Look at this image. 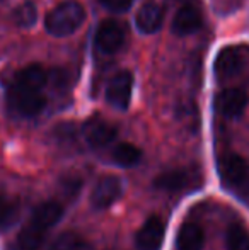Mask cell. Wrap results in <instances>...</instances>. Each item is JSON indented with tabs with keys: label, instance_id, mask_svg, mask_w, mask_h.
Returning <instances> with one entry per match:
<instances>
[{
	"label": "cell",
	"instance_id": "cell-1",
	"mask_svg": "<svg viewBox=\"0 0 249 250\" xmlns=\"http://www.w3.org/2000/svg\"><path fill=\"white\" fill-rule=\"evenodd\" d=\"M86 21V9L77 0H63L48 12L45 29L55 38H67L73 34Z\"/></svg>",
	"mask_w": 249,
	"mask_h": 250
},
{
	"label": "cell",
	"instance_id": "cell-2",
	"mask_svg": "<svg viewBox=\"0 0 249 250\" xmlns=\"http://www.w3.org/2000/svg\"><path fill=\"white\" fill-rule=\"evenodd\" d=\"M46 105V97L41 90L12 83L7 90V107L12 114L19 118H34Z\"/></svg>",
	"mask_w": 249,
	"mask_h": 250
},
{
	"label": "cell",
	"instance_id": "cell-3",
	"mask_svg": "<svg viewBox=\"0 0 249 250\" xmlns=\"http://www.w3.org/2000/svg\"><path fill=\"white\" fill-rule=\"evenodd\" d=\"M200 175L189 168H174L166 170L154 179V188L164 192H181L188 189L200 188Z\"/></svg>",
	"mask_w": 249,
	"mask_h": 250
},
{
	"label": "cell",
	"instance_id": "cell-4",
	"mask_svg": "<svg viewBox=\"0 0 249 250\" xmlns=\"http://www.w3.org/2000/svg\"><path fill=\"white\" fill-rule=\"evenodd\" d=\"M248 62V50L243 46H226L219 51L213 63V70L219 80H226L236 77Z\"/></svg>",
	"mask_w": 249,
	"mask_h": 250
},
{
	"label": "cell",
	"instance_id": "cell-5",
	"mask_svg": "<svg viewBox=\"0 0 249 250\" xmlns=\"http://www.w3.org/2000/svg\"><path fill=\"white\" fill-rule=\"evenodd\" d=\"M133 75L128 70L118 72L106 87V101L118 111H126L132 102Z\"/></svg>",
	"mask_w": 249,
	"mask_h": 250
},
{
	"label": "cell",
	"instance_id": "cell-6",
	"mask_svg": "<svg viewBox=\"0 0 249 250\" xmlns=\"http://www.w3.org/2000/svg\"><path fill=\"white\" fill-rule=\"evenodd\" d=\"M96 46L104 55H113L123 46L125 43V29L118 21L108 19L99 24L96 31Z\"/></svg>",
	"mask_w": 249,
	"mask_h": 250
},
{
	"label": "cell",
	"instance_id": "cell-7",
	"mask_svg": "<svg viewBox=\"0 0 249 250\" xmlns=\"http://www.w3.org/2000/svg\"><path fill=\"white\" fill-rule=\"evenodd\" d=\"M166 235V221L160 216H150L136 231V247L140 250H159Z\"/></svg>",
	"mask_w": 249,
	"mask_h": 250
},
{
	"label": "cell",
	"instance_id": "cell-8",
	"mask_svg": "<svg viewBox=\"0 0 249 250\" xmlns=\"http://www.w3.org/2000/svg\"><path fill=\"white\" fill-rule=\"evenodd\" d=\"M219 174L229 186H241L249 177V165L241 155L227 153L219 160Z\"/></svg>",
	"mask_w": 249,
	"mask_h": 250
},
{
	"label": "cell",
	"instance_id": "cell-9",
	"mask_svg": "<svg viewBox=\"0 0 249 250\" xmlns=\"http://www.w3.org/2000/svg\"><path fill=\"white\" fill-rule=\"evenodd\" d=\"M84 138L92 148H103L116 138V128L103 118H91L82 128Z\"/></svg>",
	"mask_w": 249,
	"mask_h": 250
},
{
	"label": "cell",
	"instance_id": "cell-10",
	"mask_svg": "<svg viewBox=\"0 0 249 250\" xmlns=\"http://www.w3.org/2000/svg\"><path fill=\"white\" fill-rule=\"evenodd\" d=\"M121 191H123V186H121V181L116 175H106V177L99 179L97 184L94 186L92 194H91L92 206L97 208V209L110 208L111 204H114L120 199Z\"/></svg>",
	"mask_w": 249,
	"mask_h": 250
},
{
	"label": "cell",
	"instance_id": "cell-11",
	"mask_svg": "<svg viewBox=\"0 0 249 250\" xmlns=\"http://www.w3.org/2000/svg\"><path fill=\"white\" fill-rule=\"evenodd\" d=\"M248 105V94L241 89H226L217 94L215 107L226 118H239Z\"/></svg>",
	"mask_w": 249,
	"mask_h": 250
},
{
	"label": "cell",
	"instance_id": "cell-12",
	"mask_svg": "<svg viewBox=\"0 0 249 250\" xmlns=\"http://www.w3.org/2000/svg\"><path fill=\"white\" fill-rule=\"evenodd\" d=\"M202 12L193 5H183L174 16L171 29L176 36H189V34L196 33L202 27Z\"/></svg>",
	"mask_w": 249,
	"mask_h": 250
},
{
	"label": "cell",
	"instance_id": "cell-13",
	"mask_svg": "<svg viewBox=\"0 0 249 250\" xmlns=\"http://www.w3.org/2000/svg\"><path fill=\"white\" fill-rule=\"evenodd\" d=\"M164 21L162 9L156 2H147L138 9L135 16L136 29L143 34H154L160 29Z\"/></svg>",
	"mask_w": 249,
	"mask_h": 250
},
{
	"label": "cell",
	"instance_id": "cell-14",
	"mask_svg": "<svg viewBox=\"0 0 249 250\" xmlns=\"http://www.w3.org/2000/svg\"><path fill=\"white\" fill-rule=\"evenodd\" d=\"M63 216V208L60 203L57 201H46V203H41L36 209L33 211L29 218V223L36 225L38 228L45 231H50Z\"/></svg>",
	"mask_w": 249,
	"mask_h": 250
},
{
	"label": "cell",
	"instance_id": "cell-15",
	"mask_svg": "<svg viewBox=\"0 0 249 250\" xmlns=\"http://www.w3.org/2000/svg\"><path fill=\"white\" fill-rule=\"evenodd\" d=\"M205 245V233L198 223L186 221L181 225L176 237L178 250H202Z\"/></svg>",
	"mask_w": 249,
	"mask_h": 250
},
{
	"label": "cell",
	"instance_id": "cell-16",
	"mask_svg": "<svg viewBox=\"0 0 249 250\" xmlns=\"http://www.w3.org/2000/svg\"><path fill=\"white\" fill-rule=\"evenodd\" d=\"M48 72L45 70L43 65L40 63H33V65H27L21 70L19 73L14 79V83L17 85L27 87V89H34V90H43V87L48 83Z\"/></svg>",
	"mask_w": 249,
	"mask_h": 250
},
{
	"label": "cell",
	"instance_id": "cell-17",
	"mask_svg": "<svg viewBox=\"0 0 249 250\" xmlns=\"http://www.w3.org/2000/svg\"><path fill=\"white\" fill-rule=\"evenodd\" d=\"M111 157H113L114 164L120 167H133L142 158V151L133 143H120L111 151Z\"/></svg>",
	"mask_w": 249,
	"mask_h": 250
},
{
	"label": "cell",
	"instance_id": "cell-18",
	"mask_svg": "<svg viewBox=\"0 0 249 250\" xmlns=\"http://www.w3.org/2000/svg\"><path fill=\"white\" fill-rule=\"evenodd\" d=\"M12 19L19 27H24V29L33 27L38 21L36 3L31 2V0H26V2H23L21 5H17L12 12Z\"/></svg>",
	"mask_w": 249,
	"mask_h": 250
},
{
	"label": "cell",
	"instance_id": "cell-19",
	"mask_svg": "<svg viewBox=\"0 0 249 250\" xmlns=\"http://www.w3.org/2000/svg\"><path fill=\"white\" fill-rule=\"evenodd\" d=\"M227 250H249V233L241 225H230L226 233Z\"/></svg>",
	"mask_w": 249,
	"mask_h": 250
},
{
	"label": "cell",
	"instance_id": "cell-20",
	"mask_svg": "<svg viewBox=\"0 0 249 250\" xmlns=\"http://www.w3.org/2000/svg\"><path fill=\"white\" fill-rule=\"evenodd\" d=\"M19 218V204L0 194V231L10 228Z\"/></svg>",
	"mask_w": 249,
	"mask_h": 250
},
{
	"label": "cell",
	"instance_id": "cell-21",
	"mask_svg": "<svg viewBox=\"0 0 249 250\" xmlns=\"http://www.w3.org/2000/svg\"><path fill=\"white\" fill-rule=\"evenodd\" d=\"M51 250H91V247L82 237H79L77 233H72V231H67V233H62L55 240Z\"/></svg>",
	"mask_w": 249,
	"mask_h": 250
},
{
	"label": "cell",
	"instance_id": "cell-22",
	"mask_svg": "<svg viewBox=\"0 0 249 250\" xmlns=\"http://www.w3.org/2000/svg\"><path fill=\"white\" fill-rule=\"evenodd\" d=\"M99 3L104 7L106 10L113 14H121L132 7L133 0H99Z\"/></svg>",
	"mask_w": 249,
	"mask_h": 250
},
{
	"label": "cell",
	"instance_id": "cell-23",
	"mask_svg": "<svg viewBox=\"0 0 249 250\" xmlns=\"http://www.w3.org/2000/svg\"><path fill=\"white\" fill-rule=\"evenodd\" d=\"M80 186H82V181L77 177H70V179H65V181L62 182V188L63 191L67 192V194L72 198V196H77V192H79Z\"/></svg>",
	"mask_w": 249,
	"mask_h": 250
}]
</instances>
